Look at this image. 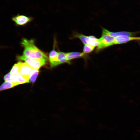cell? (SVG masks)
Here are the masks:
<instances>
[{"label":"cell","instance_id":"cell-16","mask_svg":"<svg viewBox=\"0 0 140 140\" xmlns=\"http://www.w3.org/2000/svg\"><path fill=\"white\" fill-rule=\"evenodd\" d=\"M19 67L20 64L19 62L14 64L10 73L11 74L16 76L19 73Z\"/></svg>","mask_w":140,"mask_h":140},{"label":"cell","instance_id":"cell-3","mask_svg":"<svg viewBox=\"0 0 140 140\" xmlns=\"http://www.w3.org/2000/svg\"><path fill=\"white\" fill-rule=\"evenodd\" d=\"M74 36L79 38L84 45H88L95 46H98L100 43L99 39L93 36H87L82 34H75Z\"/></svg>","mask_w":140,"mask_h":140},{"label":"cell","instance_id":"cell-17","mask_svg":"<svg viewBox=\"0 0 140 140\" xmlns=\"http://www.w3.org/2000/svg\"><path fill=\"white\" fill-rule=\"evenodd\" d=\"M95 46L88 45H85L83 48V52L86 54L91 52L93 51Z\"/></svg>","mask_w":140,"mask_h":140},{"label":"cell","instance_id":"cell-2","mask_svg":"<svg viewBox=\"0 0 140 140\" xmlns=\"http://www.w3.org/2000/svg\"><path fill=\"white\" fill-rule=\"evenodd\" d=\"M19 60L24 61L32 68L39 69L43 66L45 65L47 59H35L28 58L23 55L17 57Z\"/></svg>","mask_w":140,"mask_h":140},{"label":"cell","instance_id":"cell-13","mask_svg":"<svg viewBox=\"0 0 140 140\" xmlns=\"http://www.w3.org/2000/svg\"><path fill=\"white\" fill-rule=\"evenodd\" d=\"M17 82L18 85L30 82L29 78L24 77L19 73L16 76Z\"/></svg>","mask_w":140,"mask_h":140},{"label":"cell","instance_id":"cell-6","mask_svg":"<svg viewBox=\"0 0 140 140\" xmlns=\"http://www.w3.org/2000/svg\"><path fill=\"white\" fill-rule=\"evenodd\" d=\"M19 73L23 76L29 78L31 72L32 68L26 63L19 62Z\"/></svg>","mask_w":140,"mask_h":140},{"label":"cell","instance_id":"cell-9","mask_svg":"<svg viewBox=\"0 0 140 140\" xmlns=\"http://www.w3.org/2000/svg\"><path fill=\"white\" fill-rule=\"evenodd\" d=\"M58 52L54 48L49 53L50 65L52 67L60 65L58 59Z\"/></svg>","mask_w":140,"mask_h":140},{"label":"cell","instance_id":"cell-11","mask_svg":"<svg viewBox=\"0 0 140 140\" xmlns=\"http://www.w3.org/2000/svg\"><path fill=\"white\" fill-rule=\"evenodd\" d=\"M58 59L59 64L63 63L71 64V62L68 61L67 59L66 53L63 52H58Z\"/></svg>","mask_w":140,"mask_h":140},{"label":"cell","instance_id":"cell-4","mask_svg":"<svg viewBox=\"0 0 140 140\" xmlns=\"http://www.w3.org/2000/svg\"><path fill=\"white\" fill-rule=\"evenodd\" d=\"M99 39L100 43L96 48L97 51L115 45V37L102 34L101 37Z\"/></svg>","mask_w":140,"mask_h":140},{"label":"cell","instance_id":"cell-8","mask_svg":"<svg viewBox=\"0 0 140 140\" xmlns=\"http://www.w3.org/2000/svg\"><path fill=\"white\" fill-rule=\"evenodd\" d=\"M102 34H106L114 37L121 35H125L132 36L135 34L134 33L127 31H120L113 32L110 31L103 28L102 29Z\"/></svg>","mask_w":140,"mask_h":140},{"label":"cell","instance_id":"cell-7","mask_svg":"<svg viewBox=\"0 0 140 140\" xmlns=\"http://www.w3.org/2000/svg\"><path fill=\"white\" fill-rule=\"evenodd\" d=\"M139 38L125 35L119 36L115 37V45L125 43L134 40H139Z\"/></svg>","mask_w":140,"mask_h":140},{"label":"cell","instance_id":"cell-14","mask_svg":"<svg viewBox=\"0 0 140 140\" xmlns=\"http://www.w3.org/2000/svg\"><path fill=\"white\" fill-rule=\"evenodd\" d=\"M5 81H10L19 85L17 83L16 76L11 74L10 73H8L4 77Z\"/></svg>","mask_w":140,"mask_h":140},{"label":"cell","instance_id":"cell-18","mask_svg":"<svg viewBox=\"0 0 140 140\" xmlns=\"http://www.w3.org/2000/svg\"><path fill=\"white\" fill-rule=\"evenodd\" d=\"M139 40H140V37H139Z\"/></svg>","mask_w":140,"mask_h":140},{"label":"cell","instance_id":"cell-10","mask_svg":"<svg viewBox=\"0 0 140 140\" xmlns=\"http://www.w3.org/2000/svg\"><path fill=\"white\" fill-rule=\"evenodd\" d=\"M87 55L83 52H71L66 53V57L67 60L69 61L77 58H86Z\"/></svg>","mask_w":140,"mask_h":140},{"label":"cell","instance_id":"cell-15","mask_svg":"<svg viewBox=\"0 0 140 140\" xmlns=\"http://www.w3.org/2000/svg\"><path fill=\"white\" fill-rule=\"evenodd\" d=\"M39 72V69H33L31 70L30 75V81L32 83L35 81Z\"/></svg>","mask_w":140,"mask_h":140},{"label":"cell","instance_id":"cell-12","mask_svg":"<svg viewBox=\"0 0 140 140\" xmlns=\"http://www.w3.org/2000/svg\"><path fill=\"white\" fill-rule=\"evenodd\" d=\"M17 85H18L17 84L13 82L5 81L1 85L0 87V90L2 91L11 88Z\"/></svg>","mask_w":140,"mask_h":140},{"label":"cell","instance_id":"cell-5","mask_svg":"<svg viewBox=\"0 0 140 140\" xmlns=\"http://www.w3.org/2000/svg\"><path fill=\"white\" fill-rule=\"evenodd\" d=\"M33 19L32 17L19 14L14 16L12 18V21L16 24L19 25H25L31 22Z\"/></svg>","mask_w":140,"mask_h":140},{"label":"cell","instance_id":"cell-1","mask_svg":"<svg viewBox=\"0 0 140 140\" xmlns=\"http://www.w3.org/2000/svg\"><path fill=\"white\" fill-rule=\"evenodd\" d=\"M34 41L23 38L21 44L24 47L23 55L30 58L35 59H48L46 55L35 45Z\"/></svg>","mask_w":140,"mask_h":140}]
</instances>
